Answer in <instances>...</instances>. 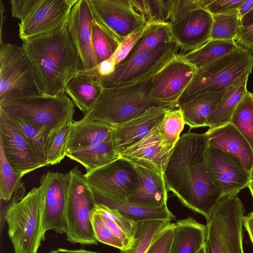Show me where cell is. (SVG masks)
Segmentation results:
<instances>
[{"label":"cell","instance_id":"cell-51","mask_svg":"<svg viewBox=\"0 0 253 253\" xmlns=\"http://www.w3.org/2000/svg\"><path fill=\"white\" fill-rule=\"evenodd\" d=\"M253 8V0H247L243 2L238 8L239 15L241 18Z\"/></svg>","mask_w":253,"mask_h":253},{"label":"cell","instance_id":"cell-7","mask_svg":"<svg viewBox=\"0 0 253 253\" xmlns=\"http://www.w3.org/2000/svg\"><path fill=\"white\" fill-rule=\"evenodd\" d=\"M253 68L252 52L239 46L208 66L196 69L191 83L178 101L177 107L198 95L226 90L243 75H250Z\"/></svg>","mask_w":253,"mask_h":253},{"label":"cell","instance_id":"cell-9","mask_svg":"<svg viewBox=\"0 0 253 253\" xmlns=\"http://www.w3.org/2000/svg\"><path fill=\"white\" fill-rule=\"evenodd\" d=\"M0 100L42 93L32 65L22 46L0 43Z\"/></svg>","mask_w":253,"mask_h":253},{"label":"cell","instance_id":"cell-38","mask_svg":"<svg viewBox=\"0 0 253 253\" xmlns=\"http://www.w3.org/2000/svg\"><path fill=\"white\" fill-rule=\"evenodd\" d=\"M73 121L64 123L48 135L45 146L47 166L57 164L66 156L67 145Z\"/></svg>","mask_w":253,"mask_h":253},{"label":"cell","instance_id":"cell-2","mask_svg":"<svg viewBox=\"0 0 253 253\" xmlns=\"http://www.w3.org/2000/svg\"><path fill=\"white\" fill-rule=\"evenodd\" d=\"M21 46L31 61L42 93L54 95L64 91L69 81L82 69L67 24L24 40Z\"/></svg>","mask_w":253,"mask_h":253},{"label":"cell","instance_id":"cell-3","mask_svg":"<svg viewBox=\"0 0 253 253\" xmlns=\"http://www.w3.org/2000/svg\"><path fill=\"white\" fill-rule=\"evenodd\" d=\"M44 191L42 186L34 187L6 211L4 219L14 253H37L45 240L43 226Z\"/></svg>","mask_w":253,"mask_h":253},{"label":"cell","instance_id":"cell-19","mask_svg":"<svg viewBox=\"0 0 253 253\" xmlns=\"http://www.w3.org/2000/svg\"><path fill=\"white\" fill-rule=\"evenodd\" d=\"M169 25L173 40L187 53L210 40L212 15L205 8H199Z\"/></svg>","mask_w":253,"mask_h":253},{"label":"cell","instance_id":"cell-18","mask_svg":"<svg viewBox=\"0 0 253 253\" xmlns=\"http://www.w3.org/2000/svg\"><path fill=\"white\" fill-rule=\"evenodd\" d=\"M0 144L8 162L22 176L45 166L19 131L0 114Z\"/></svg>","mask_w":253,"mask_h":253},{"label":"cell","instance_id":"cell-14","mask_svg":"<svg viewBox=\"0 0 253 253\" xmlns=\"http://www.w3.org/2000/svg\"><path fill=\"white\" fill-rule=\"evenodd\" d=\"M95 18L121 42L147 25L134 11L130 0H88Z\"/></svg>","mask_w":253,"mask_h":253},{"label":"cell","instance_id":"cell-5","mask_svg":"<svg viewBox=\"0 0 253 253\" xmlns=\"http://www.w3.org/2000/svg\"><path fill=\"white\" fill-rule=\"evenodd\" d=\"M153 76L126 86L103 87L97 101L83 118L113 127L156 106L149 97Z\"/></svg>","mask_w":253,"mask_h":253},{"label":"cell","instance_id":"cell-20","mask_svg":"<svg viewBox=\"0 0 253 253\" xmlns=\"http://www.w3.org/2000/svg\"><path fill=\"white\" fill-rule=\"evenodd\" d=\"M161 122L144 137L123 151L120 158L134 166L140 167L164 176L165 167L173 149L165 148L161 145L159 132Z\"/></svg>","mask_w":253,"mask_h":253},{"label":"cell","instance_id":"cell-4","mask_svg":"<svg viewBox=\"0 0 253 253\" xmlns=\"http://www.w3.org/2000/svg\"><path fill=\"white\" fill-rule=\"evenodd\" d=\"M0 112L39 125L49 134L64 123L73 121L75 105L64 91L54 95L40 93L1 99Z\"/></svg>","mask_w":253,"mask_h":253},{"label":"cell","instance_id":"cell-17","mask_svg":"<svg viewBox=\"0 0 253 253\" xmlns=\"http://www.w3.org/2000/svg\"><path fill=\"white\" fill-rule=\"evenodd\" d=\"M94 16L88 0H77L67 23L69 35L80 56L82 70L97 66L92 46Z\"/></svg>","mask_w":253,"mask_h":253},{"label":"cell","instance_id":"cell-22","mask_svg":"<svg viewBox=\"0 0 253 253\" xmlns=\"http://www.w3.org/2000/svg\"><path fill=\"white\" fill-rule=\"evenodd\" d=\"M209 146L223 150L235 157L251 175L253 170V149L236 127L231 123L209 129L206 132Z\"/></svg>","mask_w":253,"mask_h":253},{"label":"cell","instance_id":"cell-46","mask_svg":"<svg viewBox=\"0 0 253 253\" xmlns=\"http://www.w3.org/2000/svg\"><path fill=\"white\" fill-rule=\"evenodd\" d=\"M147 25L135 31L121 41L117 50L110 57L116 66L126 59L137 41L145 31Z\"/></svg>","mask_w":253,"mask_h":253},{"label":"cell","instance_id":"cell-15","mask_svg":"<svg viewBox=\"0 0 253 253\" xmlns=\"http://www.w3.org/2000/svg\"><path fill=\"white\" fill-rule=\"evenodd\" d=\"M69 172L48 171L41 176L40 182L44 191L43 226L45 232L66 233L65 210Z\"/></svg>","mask_w":253,"mask_h":253},{"label":"cell","instance_id":"cell-21","mask_svg":"<svg viewBox=\"0 0 253 253\" xmlns=\"http://www.w3.org/2000/svg\"><path fill=\"white\" fill-rule=\"evenodd\" d=\"M171 108L154 106L141 114L112 127V140L119 155L144 137Z\"/></svg>","mask_w":253,"mask_h":253},{"label":"cell","instance_id":"cell-44","mask_svg":"<svg viewBox=\"0 0 253 253\" xmlns=\"http://www.w3.org/2000/svg\"><path fill=\"white\" fill-rule=\"evenodd\" d=\"M210 0H175L172 1L169 24L182 18L192 11L205 8Z\"/></svg>","mask_w":253,"mask_h":253},{"label":"cell","instance_id":"cell-50","mask_svg":"<svg viewBox=\"0 0 253 253\" xmlns=\"http://www.w3.org/2000/svg\"><path fill=\"white\" fill-rule=\"evenodd\" d=\"M243 226L245 227L253 245V211L246 215H244Z\"/></svg>","mask_w":253,"mask_h":253},{"label":"cell","instance_id":"cell-31","mask_svg":"<svg viewBox=\"0 0 253 253\" xmlns=\"http://www.w3.org/2000/svg\"><path fill=\"white\" fill-rule=\"evenodd\" d=\"M98 204H103L118 210L127 218L137 222L151 220L171 221L175 220V215L169 210L168 206L153 208L142 206L127 201H101Z\"/></svg>","mask_w":253,"mask_h":253},{"label":"cell","instance_id":"cell-10","mask_svg":"<svg viewBox=\"0 0 253 253\" xmlns=\"http://www.w3.org/2000/svg\"><path fill=\"white\" fill-rule=\"evenodd\" d=\"M175 41L159 44L152 50L120 63L110 75L99 81L105 88L126 86L154 76L167 63L180 54Z\"/></svg>","mask_w":253,"mask_h":253},{"label":"cell","instance_id":"cell-56","mask_svg":"<svg viewBox=\"0 0 253 253\" xmlns=\"http://www.w3.org/2000/svg\"><path fill=\"white\" fill-rule=\"evenodd\" d=\"M197 253H208L207 250L206 248V246L205 243L203 245V246L201 248L200 250Z\"/></svg>","mask_w":253,"mask_h":253},{"label":"cell","instance_id":"cell-43","mask_svg":"<svg viewBox=\"0 0 253 253\" xmlns=\"http://www.w3.org/2000/svg\"><path fill=\"white\" fill-rule=\"evenodd\" d=\"M91 219L94 235L98 242L116 248L120 251L127 249L123 241L107 226L102 216L93 210Z\"/></svg>","mask_w":253,"mask_h":253},{"label":"cell","instance_id":"cell-41","mask_svg":"<svg viewBox=\"0 0 253 253\" xmlns=\"http://www.w3.org/2000/svg\"><path fill=\"white\" fill-rule=\"evenodd\" d=\"M22 176L8 162L0 144V199L10 201L17 189L21 186Z\"/></svg>","mask_w":253,"mask_h":253},{"label":"cell","instance_id":"cell-54","mask_svg":"<svg viewBox=\"0 0 253 253\" xmlns=\"http://www.w3.org/2000/svg\"><path fill=\"white\" fill-rule=\"evenodd\" d=\"M0 13H1V21H0V43H2V25L4 21V13L5 11V9L4 8V5L2 3V1L1 0H0Z\"/></svg>","mask_w":253,"mask_h":253},{"label":"cell","instance_id":"cell-52","mask_svg":"<svg viewBox=\"0 0 253 253\" xmlns=\"http://www.w3.org/2000/svg\"><path fill=\"white\" fill-rule=\"evenodd\" d=\"M48 253H101L97 252L90 251L84 249L69 250L59 248L56 250H52Z\"/></svg>","mask_w":253,"mask_h":253},{"label":"cell","instance_id":"cell-25","mask_svg":"<svg viewBox=\"0 0 253 253\" xmlns=\"http://www.w3.org/2000/svg\"><path fill=\"white\" fill-rule=\"evenodd\" d=\"M174 224L170 253H197L205 243L206 225L191 216L178 220Z\"/></svg>","mask_w":253,"mask_h":253},{"label":"cell","instance_id":"cell-47","mask_svg":"<svg viewBox=\"0 0 253 253\" xmlns=\"http://www.w3.org/2000/svg\"><path fill=\"white\" fill-rule=\"evenodd\" d=\"M42 0H10L11 15L21 21L29 17Z\"/></svg>","mask_w":253,"mask_h":253},{"label":"cell","instance_id":"cell-32","mask_svg":"<svg viewBox=\"0 0 253 253\" xmlns=\"http://www.w3.org/2000/svg\"><path fill=\"white\" fill-rule=\"evenodd\" d=\"M173 41H174L170 32L169 24L148 25L144 33L122 62L128 61L139 54L148 52L160 44Z\"/></svg>","mask_w":253,"mask_h":253},{"label":"cell","instance_id":"cell-29","mask_svg":"<svg viewBox=\"0 0 253 253\" xmlns=\"http://www.w3.org/2000/svg\"><path fill=\"white\" fill-rule=\"evenodd\" d=\"M66 156L84 167L86 172L120 158L113 140L78 148L66 153Z\"/></svg>","mask_w":253,"mask_h":253},{"label":"cell","instance_id":"cell-55","mask_svg":"<svg viewBox=\"0 0 253 253\" xmlns=\"http://www.w3.org/2000/svg\"><path fill=\"white\" fill-rule=\"evenodd\" d=\"M248 187L250 189L252 197L253 198V180L251 179L250 180Z\"/></svg>","mask_w":253,"mask_h":253},{"label":"cell","instance_id":"cell-35","mask_svg":"<svg viewBox=\"0 0 253 253\" xmlns=\"http://www.w3.org/2000/svg\"><path fill=\"white\" fill-rule=\"evenodd\" d=\"M91 42L97 65L109 59L115 53L120 43L114 35L94 17Z\"/></svg>","mask_w":253,"mask_h":253},{"label":"cell","instance_id":"cell-11","mask_svg":"<svg viewBox=\"0 0 253 253\" xmlns=\"http://www.w3.org/2000/svg\"><path fill=\"white\" fill-rule=\"evenodd\" d=\"M84 176L97 203L106 200L127 201L137 181L134 167L121 158L86 172Z\"/></svg>","mask_w":253,"mask_h":253},{"label":"cell","instance_id":"cell-39","mask_svg":"<svg viewBox=\"0 0 253 253\" xmlns=\"http://www.w3.org/2000/svg\"><path fill=\"white\" fill-rule=\"evenodd\" d=\"M230 123L245 137L253 149V93L247 91L233 112Z\"/></svg>","mask_w":253,"mask_h":253},{"label":"cell","instance_id":"cell-6","mask_svg":"<svg viewBox=\"0 0 253 253\" xmlns=\"http://www.w3.org/2000/svg\"><path fill=\"white\" fill-rule=\"evenodd\" d=\"M245 212L238 194L221 197L206 225L208 253H245L242 233Z\"/></svg>","mask_w":253,"mask_h":253},{"label":"cell","instance_id":"cell-33","mask_svg":"<svg viewBox=\"0 0 253 253\" xmlns=\"http://www.w3.org/2000/svg\"><path fill=\"white\" fill-rule=\"evenodd\" d=\"M6 120L21 133L33 147L41 161L47 166L45 146L48 132L44 128L25 120L9 117L0 112Z\"/></svg>","mask_w":253,"mask_h":253},{"label":"cell","instance_id":"cell-34","mask_svg":"<svg viewBox=\"0 0 253 253\" xmlns=\"http://www.w3.org/2000/svg\"><path fill=\"white\" fill-rule=\"evenodd\" d=\"M173 0H130L134 11L147 25L169 24Z\"/></svg>","mask_w":253,"mask_h":253},{"label":"cell","instance_id":"cell-40","mask_svg":"<svg viewBox=\"0 0 253 253\" xmlns=\"http://www.w3.org/2000/svg\"><path fill=\"white\" fill-rule=\"evenodd\" d=\"M170 222L163 220L139 222L132 246L129 249L120 251V253H146L154 240Z\"/></svg>","mask_w":253,"mask_h":253},{"label":"cell","instance_id":"cell-49","mask_svg":"<svg viewBox=\"0 0 253 253\" xmlns=\"http://www.w3.org/2000/svg\"><path fill=\"white\" fill-rule=\"evenodd\" d=\"M235 41L238 45L253 53V22L240 26Z\"/></svg>","mask_w":253,"mask_h":253},{"label":"cell","instance_id":"cell-37","mask_svg":"<svg viewBox=\"0 0 253 253\" xmlns=\"http://www.w3.org/2000/svg\"><path fill=\"white\" fill-rule=\"evenodd\" d=\"M241 25L238 8L212 15L210 39L235 41Z\"/></svg>","mask_w":253,"mask_h":253},{"label":"cell","instance_id":"cell-57","mask_svg":"<svg viewBox=\"0 0 253 253\" xmlns=\"http://www.w3.org/2000/svg\"><path fill=\"white\" fill-rule=\"evenodd\" d=\"M251 179L253 180V172H252V173Z\"/></svg>","mask_w":253,"mask_h":253},{"label":"cell","instance_id":"cell-30","mask_svg":"<svg viewBox=\"0 0 253 253\" xmlns=\"http://www.w3.org/2000/svg\"><path fill=\"white\" fill-rule=\"evenodd\" d=\"M235 41L211 40L193 51L181 54L182 58L199 70L205 68L236 49Z\"/></svg>","mask_w":253,"mask_h":253},{"label":"cell","instance_id":"cell-16","mask_svg":"<svg viewBox=\"0 0 253 253\" xmlns=\"http://www.w3.org/2000/svg\"><path fill=\"white\" fill-rule=\"evenodd\" d=\"M77 0H42L35 10L19 23V36L23 41L46 34L67 24Z\"/></svg>","mask_w":253,"mask_h":253},{"label":"cell","instance_id":"cell-27","mask_svg":"<svg viewBox=\"0 0 253 253\" xmlns=\"http://www.w3.org/2000/svg\"><path fill=\"white\" fill-rule=\"evenodd\" d=\"M226 90L209 92L178 105L183 112L185 125L191 128L206 126L207 121L221 100Z\"/></svg>","mask_w":253,"mask_h":253},{"label":"cell","instance_id":"cell-23","mask_svg":"<svg viewBox=\"0 0 253 253\" xmlns=\"http://www.w3.org/2000/svg\"><path fill=\"white\" fill-rule=\"evenodd\" d=\"M133 166L137 173V181L127 201L148 207L168 206V190L164 176L140 167Z\"/></svg>","mask_w":253,"mask_h":253},{"label":"cell","instance_id":"cell-26","mask_svg":"<svg viewBox=\"0 0 253 253\" xmlns=\"http://www.w3.org/2000/svg\"><path fill=\"white\" fill-rule=\"evenodd\" d=\"M80 70L67 83L64 92L75 106L85 114L97 101L103 87L99 80Z\"/></svg>","mask_w":253,"mask_h":253},{"label":"cell","instance_id":"cell-13","mask_svg":"<svg viewBox=\"0 0 253 253\" xmlns=\"http://www.w3.org/2000/svg\"><path fill=\"white\" fill-rule=\"evenodd\" d=\"M206 162L209 176L221 196L238 194L248 187L252 175L236 157L208 146Z\"/></svg>","mask_w":253,"mask_h":253},{"label":"cell","instance_id":"cell-53","mask_svg":"<svg viewBox=\"0 0 253 253\" xmlns=\"http://www.w3.org/2000/svg\"><path fill=\"white\" fill-rule=\"evenodd\" d=\"M253 22V8L241 19V25L245 26Z\"/></svg>","mask_w":253,"mask_h":253},{"label":"cell","instance_id":"cell-1","mask_svg":"<svg viewBox=\"0 0 253 253\" xmlns=\"http://www.w3.org/2000/svg\"><path fill=\"white\" fill-rule=\"evenodd\" d=\"M206 132L180 136L168 159L164 173L168 190L185 207L208 221L221 195L208 171Z\"/></svg>","mask_w":253,"mask_h":253},{"label":"cell","instance_id":"cell-24","mask_svg":"<svg viewBox=\"0 0 253 253\" xmlns=\"http://www.w3.org/2000/svg\"><path fill=\"white\" fill-rule=\"evenodd\" d=\"M112 127L108 124L84 118L80 120L73 121L67 145L66 152L113 140Z\"/></svg>","mask_w":253,"mask_h":253},{"label":"cell","instance_id":"cell-12","mask_svg":"<svg viewBox=\"0 0 253 253\" xmlns=\"http://www.w3.org/2000/svg\"><path fill=\"white\" fill-rule=\"evenodd\" d=\"M181 54L170 60L152 78L149 97L156 106L177 107L179 98L194 76L195 68L182 58Z\"/></svg>","mask_w":253,"mask_h":253},{"label":"cell","instance_id":"cell-48","mask_svg":"<svg viewBox=\"0 0 253 253\" xmlns=\"http://www.w3.org/2000/svg\"><path fill=\"white\" fill-rule=\"evenodd\" d=\"M244 0H210L207 4V9L212 15L238 8Z\"/></svg>","mask_w":253,"mask_h":253},{"label":"cell","instance_id":"cell-28","mask_svg":"<svg viewBox=\"0 0 253 253\" xmlns=\"http://www.w3.org/2000/svg\"><path fill=\"white\" fill-rule=\"evenodd\" d=\"M250 75L245 74L230 85L209 118L206 126L213 129L230 123L233 112L247 92V84Z\"/></svg>","mask_w":253,"mask_h":253},{"label":"cell","instance_id":"cell-42","mask_svg":"<svg viewBox=\"0 0 253 253\" xmlns=\"http://www.w3.org/2000/svg\"><path fill=\"white\" fill-rule=\"evenodd\" d=\"M92 210L102 217L115 222L125 232L130 239L134 242L138 223L123 215L118 210L102 204L97 203Z\"/></svg>","mask_w":253,"mask_h":253},{"label":"cell","instance_id":"cell-8","mask_svg":"<svg viewBox=\"0 0 253 253\" xmlns=\"http://www.w3.org/2000/svg\"><path fill=\"white\" fill-rule=\"evenodd\" d=\"M69 172L65 210L67 240L73 244L97 245L91 219L97 204L94 194L78 166Z\"/></svg>","mask_w":253,"mask_h":253},{"label":"cell","instance_id":"cell-45","mask_svg":"<svg viewBox=\"0 0 253 253\" xmlns=\"http://www.w3.org/2000/svg\"><path fill=\"white\" fill-rule=\"evenodd\" d=\"M174 223H169L154 240L146 253H170L174 236Z\"/></svg>","mask_w":253,"mask_h":253},{"label":"cell","instance_id":"cell-36","mask_svg":"<svg viewBox=\"0 0 253 253\" xmlns=\"http://www.w3.org/2000/svg\"><path fill=\"white\" fill-rule=\"evenodd\" d=\"M185 122L180 108H171L165 113L160 122L159 132L160 144L165 148L173 149L179 139Z\"/></svg>","mask_w":253,"mask_h":253},{"label":"cell","instance_id":"cell-58","mask_svg":"<svg viewBox=\"0 0 253 253\" xmlns=\"http://www.w3.org/2000/svg\"></svg>","mask_w":253,"mask_h":253}]
</instances>
